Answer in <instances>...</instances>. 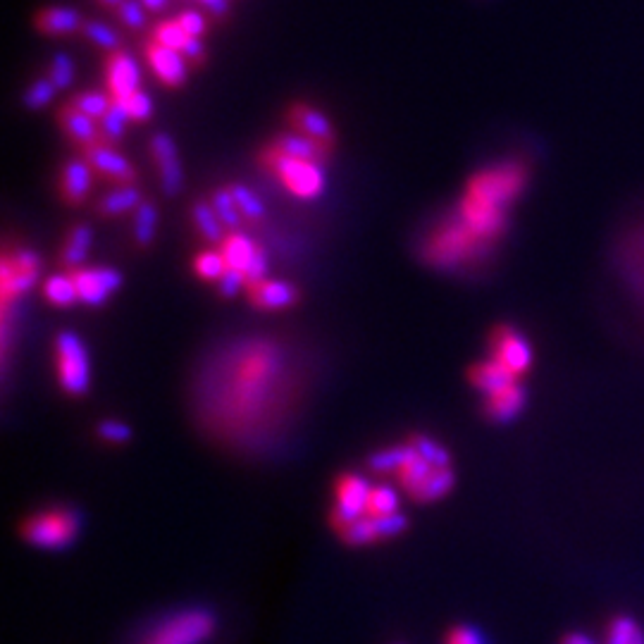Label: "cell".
Returning <instances> with one entry per match:
<instances>
[{
	"instance_id": "6da1fadb",
	"label": "cell",
	"mask_w": 644,
	"mask_h": 644,
	"mask_svg": "<svg viewBox=\"0 0 644 644\" xmlns=\"http://www.w3.org/2000/svg\"><path fill=\"white\" fill-rule=\"evenodd\" d=\"M220 354L196 387L198 418L227 442L263 437L291 401L287 351L272 339H246Z\"/></svg>"
},
{
	"instance_id": "7a4b0ae2",
	"label": "cell",
	"mask_w": 644,
	"mask_h": 644,
	"mask_svg": "<svg viewBox=\"0 0 644 644\" xmlns=\"http://www.w3.org/2000/svg\"><path fill=\"white\" fill-rule=\"evenodd\" d=\"M530 182V167L523 160H506L480 170L468 182L458 218L489 244H497L509 227V208L518 201Z\"/></svg>"
},
{
	"instance_id": "3957f363",
	"label": "cell",
	"mask_w": 644,
	"mask_h": 644,
	"mask_svg": "<svg viewBox=\"0 0 644 644\" xmlns=\"http://www.w3.org/2000/svg\"><path fill=\"white\" fill-rule=\"evenodd\" d=\"M494 249V244H489L482 237L470 229L461 218H449L437 227V232L427 239L423 258L427 263H432L435 268L442 270H456L463 265L478 263L489 251Z\"/></svg>"
},
{
	"instance_id": "277c9868",
	"label": "cell",
	"mask_w": 644,
	"mask_h": 644,
	"mask_svg": "<svg viewBox=\"0 0 644 644\" xmlns=\"http://www.w3.org/2000/svg\"><path fill=\"white\" fill-rule=\"evenodd\" d=\"M258 160L272 177H277V182L291 196L301 198V201H313V198H318L325 191V170L318 163L284 156V153L270 144L260 151Z\"/></svg>"
},
{
	"instance_id": "5b68a950",
	"label": "cell",
	"mask_w": 644,
	"mask_h": 644,
	"mask_svg": "<svg viewBox=\"0 0 644 644\" xmlns=\"http://www.w3.org/2000/svg\"><path fill=\"white\" fill-rule=\"evenodd\" d=\"M79 513L74 509H46L22 523V537L39 549H65L79 535Z\"/></svg>"
},
{
	"instance_id": "8992f818",
	"label": "cell",
	"mask_w": 644,
	"mask_h": 644,
	"mask_svg": "<svg viewBox=\"0 0 644 644\" xmlns=\"http://www.w3.org/2000/svg\"><path fill=\"white\" fill-rule=\"evenodd\" d=\"M215 630V616L206 609H184L153 625L139 644H206Z\"/></svg>"
},
{
	"instance_id": "52a82bcc",
	"label": "cell",
	"mask_w": 644,
	"mask_h": 644,
	"mask_svg": "<svg viewBox=\"0 0 644 644\" xmlns=\"http://www.w3.org/2000/svg\"><path fill=\"white\" fill-rule=\"evenodd\" d=\"M55 373L65 394L84 396L91 385L89 351L77 332H60L55 337Z\"/></svg>"
},
{
	"instance_id": "ba28073f",
	"label": "cell",
	"mask_w": 644,
	"mask_h": 644,
	"mask_svg": "<svg viewBox=\"0 0 644 644\" xmlns=\"http://www.w3.org/2000/svg\"><path fill=\"white\" fill-rule=\"evenodd\" d=\"M370 487L365 478L356 473H344L337 478V485H334V499H337V506L332 511V525L337 530L346 528V525L356 523L368 516V499H370Z\"/></svg>"
},
{
	"instance_id": "9c48e42d",
	"label": "cell",
	"mask_w": 644,
	"mask_h": 644,
	"mask_svg": "<svg viewBox=\"0 0 644 644\" xmlns=\"http://www.w3.org/2000/svg\"><path fill=\"white\" fill-rule=\"evenodd\" d=\"M489 354L504 363L516 377H523L532 368V344L513 325H497L489 334Z\"/></svg>"
},
{
	"instance_id": "30bf717a",
	"label": "cell",
	"mask_w": 644,
	"mask_h": 644,
	"mask_svg": "<svg viewBox=\"0 0 644 644\" xmlns=\"http://www.w3.org/2000/svg\"><path fill=\"white\" fill-rule=\"evenodd\" d=\"M105 86L115 103H125L141 91V74L136 60L127 51H115L105 60Z\"/></svg>"
},
{
	"instance_id": "8fae6325",
	"label": "cell",
	"mask_w": 644,
	"mask_h": 644,
	"mask_svg": "<svg viewBox=\"0 0 644 644\" xmlns=\"http://www.w3.org/2000/svg\"><path fill=\"white\" fill-rule=\"evenodd\" d=\"M84 158L98 177H103L105 182L117 184V187H132V184H136V177H139L136 175V167L110 144H96L86 148Z\"/></svg>"
},
{
	"instance_id": "7c38bea8",
	"label": "cell",
	"mask_w": 644,
	"mask_h": 644,
	"mask_svg": "<svg viewBox=\"0 0 644 644\" xmlns=\"http://www.w3.org/2000/svg\"><path fill=\"white\" fill-rule=\"evenodd\" d=\"M72 277L79 291V303L94 308L103 306L122 287V275L113 268H79L72 270Z\"/></svg>"
},
{
	"instance_id": "4fadbf2b",
	"label": "cell",
	"mask_w": 644,
	"mask_h": 644,
	"mask_svg": "<svg viewBox=\"0 0 644 644\" xmlns=\"http://www.w3.org/2000/svg\"><path fill=\"white\" fill-rule=\"evenodd\" d=\"M151 156L158 165L160 189L165 196H175L184 187V172L182 163L177 156V144L170 134L158 132L151 136Z\"/></svg>"
},
{
	"instance_id": "5bb4252c",
	"label": "cell",
	"mask_w": 644,
	"mask_h": 644,
	"mask_svg": "<svg viewBox=\"0 0 644 644\" xmlns=\"http://www.w3.org/2000/svg\"><path fill=\"white\" fill-rule=\"evenodd\" d=\"M144 55L151 65V70L156 72V77L170 89H177L187 82L189 77V63L179 51H172V48L160 46L158 41L148 39L144 46Z\"/></svg>"
},
{
	"instance_id": "9a60e30c",
	"label": "cell",
	"mask_w": 644,
	"mask_h": 644,
	"mask_svg": "<svg viewBox=\"0 0 644 644\" xmlns=\"http://www.w3.org/2000/svg\"><path fill=\"white\" fill-rule=\"evenodd\" d=\"M58 122L60 127H63L67 139H70L74 146L82 148V151L96 144H105L101 122H96L94 117L84 115L82 110L74 108L72 103H65L63 108L58 110Z\"/></svg>"
},
{
	"instance_id": "2e32d148",
	"label": "cell",
	"mask_w": 644,
	"mask_h": 644,
	"mask_svg": "<svg viewBox=\"0 0 644 644\" xmlns=\"http://www.w3.org/2000/svg\"><path fill=\"white\" fill-rule=\"evenodd\" d=\"M287 117H289V125L294 127V132L311 136V139L322 141V144L327 146H334V141H337V134H334L330 117L320 113V110L313 108V105L294 103L287 110Z\"/></svg>"
},
{
	"instance_id": "e0dca14e",
	"label": "cell",
	"mask_w": 644,
	"mask_h": 644,
	"mask_svg": "<svg viewBox=\"0 0 644 644\" xmlns=\"http://www.w3.org/2000/svg\"><path fill=\"white\" fill-rule=\"evenodd\" d=\"M94 175L86 158H74L60 172V196L65 198L67 206H82L94 189Z\"/></svg>"
},
{
	"instance_id": "ac0fdd59",
	"label": "cell",
	"mask_w": 644,
	"mask_h": 644,
	"mask_svg": "<svg viewBox=\"0 0 644 644\" xmlns=\"http://www.w3.org/2000/svg\"><path fill=\"white\" fill-rule=\"evenodd\" d=\"M270 146H275L277 151L284 153V156L308 160V163L325 165L327 160L332 158L334 146L322 144V141H315L311 136H303L299 132H282L277 134L275 139L270 141Z\"/></svg>"
},
{
	"instance_id": "d6986e66",
	"label": "cell",
	"mask_w": 644,
	"mask_h": 644,
	"mask_svg": "<svg viewBox=\"0 0 644 644\" xmlns=\"http://www.w3.org/2000/svg\"><path fill=\"white\" fill-rule=\"evenodd\" d=\"M525 404H528V392H525V387L520 382H516V385L501 389L497 394L485 396L482 413L492 423H511V420H516L523 413Z\"/></svg>"
},
{
	"instance_id": "ffe728a7",
	"label": "cell",
	"mask_w": 644,
	"mask_h": 644,
	"mask_svg": "<svg viewBox=\"0 0 644 644\" xmlns=\"http://www.w3.org/2000/svg\"><path fill=\"white\" fill-rule=\"evenodd\" d=\"M299 299V289L284 280H265L258 287L249 289V301L258 311H287V308L296 306Z\"/></svg>"
},
{
	"instance_id": "44dd1931",
	"label": "cell",
	"mask_w": 644,
	"mask_h": 644,
	"mask_svg": "<svg viewBox=\"0 0 644 644\" xmlns=\"http://www.w3.org/2000/svg\"><path fill=\"white\" fill-rule=\"evenodd\" d=\"M468 382L478 389V392L489 396V394L501 392V389L516 385L518 377L513 375L504 363H499L497 358L489 356L487 361L475 363L473 368L468 370Z\"/></svg>"
},
{
	"instance_id": "7402d4cb",
	"label": "cell",
	"mask_w": 644,
	"mask_h": 644,
	"mask_svg": "<svg viewBox=\"0 0 644 644\" xmlns=\"http://www.w3.org/2000/svg\"><path fill=\"white\" fill-rule=\"evenodd\" d=\"M91 244H94V229H91V225H86V222H77V225L70 227L63 249H60V265L67 272L84 268V260L89 258Z\"/></svg>"
},
{
	"instance_id": "603a6c76",
	"label": "cell",
	"mask_w": 644,
	"mask_h": 644,
	"mask_svg": "<svg viewBox=\"0 0 644 644\" xmlns=\"http://www.w3.org/2000/svg\"><path fill=\"white\" fill-rule=\"evenodd\" d=\"M34 27L39 29L41 34L65 36V34L82 32L84 20L82 15L72 8H46L34 17Z\"/></svg>"
},
{
	"instance_id": "cb8c5ba5",
	"label": "cell",
	"mask_w": 644,
	"mask_h": 644,
	"mask_svg": "<svg viewBox=\"0 0 644 644\" xmlns=\"http://www.w3.org/2000/svg\"><path fill=\"white\" fill-rule=\"evenodd\" d=\"M191 220H194L196 234L206 241V244L220 246L222 241H225L227 229L220 222L218 213H215L213 203H210L208 198H196V201L191 203Z\"/></svg>"
},
{
	"instance_id": "d4e9b609",
	"label": "cell",
	"mask_w": 644,
	"mask_h": 644,
	"mask_svg": "<svg viewBox=\"0 0 644 644\" xmlns=\"http://www.w3.org/2000/svg\"><path fill=\"white\" fill-rule=\"evenodd\" d=\"M218 249L222 251V256H225L229 270H239L246 275L251 260L256 258L260 244H256L249 234H244L239 229V232H227L225 241H222Z\"/></svg>"
},
{
	"instance_id": "484cf974",
	"label": "cell",
	"mask_w": 644,
	"mask_h": 644,
	"mask_svg": "<svg viewBox=\"0 0 644 644\" xmlns=\"http://www.w3.org/2000/svg\"><path fill=\"white\" fill-rule=\"evenodd\" d=\"M141 201H144V196L136 189V184H132V187H117L98 201V215L101 218H120V215L134 213L141 206Z\"/></svg>"
},
{
	"instance_id": "4316f807",
	"label": "cell",
	"mask_w": 644,
	"mask_h": 644,
	"mask_svg": "<svg viewBox=\"0 0 644 644\" xmlns=\"http://www.w3.org/2000/svg\"><path fill=\"white\" fill-rule=\"evenodd\" d=\"M43 296L46 301L55 308H72L74 303H79V291L77 284H74L72 272H58V275H51L46 282H43Z\"/></svg>"
},
{
	"instance_id": "83f0119b",
	"label": "cell",
	"mask_w": 644,
	"mask_h": 644,
	"mask_svg": "<svg viewBox=\"0 0 644 644\" xmlns=\"http://www.w3.org/2000/svg\"><path fill=\"white\" fill-rule=\"evenodd\" d=\"M602 644H644V630L630 613H616L604 630Z\"/></svg>"
},
{
	"instance_id": "f1b7e54d",
	"label": "cell",
	"mask_w": 644,
	"mask_h": 644,
	"mask_svg": "<svg viewBox=\"0 0 644 644\" xmlns=\"http://www.w3.org/2000/svg\"><path fill=\"white\" fill-rule=\"evenodd\" d=\"M456 485V473L451 468H435L430 478L425 480V485L413 494V501H420V504H432V501H439L442 497L454 489Z\"/></svg>"
},
{
	"instance_id": "f546056e",
	"label": "cell",
	"mask_w": 644,
	"mask_h": 644,
	"mask_svg": "<svg viewBox=\"0 0 644 644\" xmlns=\"http://www.w3.org/2000/svg\"><path fill=\"white\" fill-rule=\"evenodd\" d=\"M158 229V208L153 201H141V206L134 210V244L139 249H148L156 239Z\"/></svg>"
},
{
	"instance_id": "4dcf8cb0",
	"label": "cell",
	"mask_w": 644,
	"mask_h": 644,
	"mask_svg": "<svg viewBox=\"0 0 644 644\" xmlns=\"http://www.w3.org/2000/svg\"><path fill=\"white\" fill-rule=\"evenodd\" d=\"M413 456H416V449H413L411 444L380 449L368 458V468L375 470V473H399Z\"/></svg>"
},
{
	"instance_id": "1f68e13d",
	"label": "cell",
	"mask_w": 644,
	"mask_h": 644,
	"mask_svg": "<svg viewBox=\"0 0 644 644\" xmlns=\"http://www.w3.org/2000/svg\"><path fill=\"white\" fill-rule=\"evenodd\" d=\"M210 203H213L215 213H218V218L222 225H225L227 232H239L241 229V210L237 206V201H234V194L229 187H218L213 191V196H210Z\"/></svg>"
},
{
	"instance_id": "d6a6232c",
	"label": "cell",
	"mask_w": 644,
	"mask_h": 644,
	"mask_svg": "<svg viewBox=\"0 0 644 644\" xmlns=\"http://www.w3.org/2000/svg\"><path fill=\"white\" fill-rule=\"evenodd\" d=\"M227 270L229 268H227L225 256H222L220 249H213V246H210V249H206V251H201L194 258V272L198 277H201L203 282L218 284L222 277H225Z\"/></svg>"
},
{
	"instance_id": "836d02e7",
	"label": "cell",
	"mask_w": 644,
	"mask_h": 644,
	"mask_svg": "<svg viewBox=\"0 0 644 644\" xmlns=\"http://www.w3.org/2000/svg\"><path fill=\"white\" fill-rule=\"evenodd\" d=\"M432 470H435V466H430V463H427L425 458H420V456H418V451H416V456H413L411 461H408L406 466L401 468L399 473H396V475H399L401 487L406 489L408 497H413V494H416L418 489L425 485V480L430 478Z\"/></svg>"
},
{
	"instance_id": "e575fe53",
	"label": "cell",
	"mask_w": 644,
	"mask_h": 644,
	"mask_svg": "<svg viewBox=\"0 0 644 644\" xmlns=\"http://www.w3.org/2000/svg\"><path fill=\"white\" fill-rule=\"evenodd\" d=\"M339 535H342V540L349 544V547H363V544H373L382 540L380 528H377V520L373 516H365L356 520V523L346 525V528L339 530Z\"/></svg>"
},
{
	"instance_id": "d590c367",
	"label": "cell",
	"mask_w": 644,
	"mask_h": 644,
	"mask_svg": "<svg viewBox=\"0 0 644 644\" xmlns=\"http://www.w3.org/2000/svg\"><path fill=\"white\" fill-rule=\"evenodd\" d=\"M127 122H132V120H129L125 105L113 101V105H110V110L105 113V117L101 120V132H103L105 144H110V146L120 144L122 136H125V132H127Z\"/></svg>"
},
{
	"instance_id": "8d00e7d4",
	"label": "cell",
	"mask_w": 644,
	"mask_h": 644,
	"mask_svg": "<svg viewBox=\"0 0 644 644\" xmlns=\"http://www.w3.org/2000/svg\"><path fill=\"white\" fill-rule=\"evenodd\" d=\"M394 513H399V492L389 485H377L370 489L368 516L382 518V516H394Z\"/></svg>"
},
{
	"instance_id": "74e56055",
	"label": "cell",
	"mask_w": 644,
	"mask_h": 644,
	"mask_svg": "<svg viewBox=\"0 0 644 644\" xmlns=\"http://www.w3.org/2000/svg\"><path fill=\"white\" fill-rule=\"evenodd\" d=\"M229 189H232L234 201H237V206L241 210V218L249 220V222H260L265 218V206L256 191L244 187V184H239V182L229 184Z\"/></svg>"
},
{
	"instance_id": "f35d334b",
	"label": "cell",
	"mask_w": 644,
	"mask_h": 644,
	"mask_svg": "<svg viewBox=\"0 0 644 644\" xmlns=\"http://www.w3.org/2000/svg\"><path fill=\"white\" fill-rule=\"evenodd\" d=\"M408 444H411V447L418 451V456L425 458V461L430 463V466L451 468V454L442 447V444L435 442V439H430L425 435H411V439H408Z\"/></svg>"
},
{
	"instance_id": "ab89813d",
	"label": "cell",
	"mask_w": 644,
	"mask_h": 644,
	"mask_svg": "<svg viewBox=\"0 0 644 644\" xmlns=\"http://www.w3.org/2000/svg\"><path fill=\"white\" fill-rule=\"evenodd\" d=\"M151 39L158 41L160 46L172 48V51L182 53L184 46H187L191 36L187 32H184L182 27H179L177 20H167V22H160V24H156V27H153Z\"/></svg>"
},
{
	"instance_id": "60d3db41",
	"label": "cell",
	"mask_w": 644,
	"mask_h": 644,
	"mask_svg": "<svg viewBox=\"0 0 644 644\" xmlns=\"http://www.w3.org/2000/svg\"><path fill=\"white\" fill-rule=\"evenodd\" d=\"M74 108L82 110L84 115L94 117L96 122H101L105 113L110 110V105H113V98L108 94H98V91H82V94H77L70 101Z\"/></svg>"
},
{
	"instance_id": "b9f144b4",
	"label": "cell",
	"mask_w": 644,
	"mask_h": 644,
	"mask_svg": "<svg viewBox=\"0 0 644 644\" xmlns=\"http://www.w3.org/2000/svg\"><path fill=\"white\" fill-rule=\"evenodd\" d=\"M82 34H84L86 39H89L91 43H96L98 48H103V51H108V53L122 51V39H120V34H117L115 29H110L108 24H103V22H84Z\"/></svg>"
},
{
	"instance_id": "7bdbcfd3",
	"label": "cell",
	"mask_w": 644,
	"mask_h": 644,
	"mask_svg": "<svg viewBox=\"0 0 644 644\" xmlns=\"http://www.w3.org/2000/svg\"><path fill=\"white\" fill-rule=\"evenodd\" d=\"M55 94H58V86H55L51 79H36V82L24 91V105H27L29 110H41L53 101Z\"/></svg>"
},
{
	"instance_id": "ee69618b",
	"label": "cell",
	"mask_w": 644,
	"mask_h": 644,
	"mask_svg": "<svg viewBox=\"0 0 644 644\" xmlns=\"http://www.w3.org/2000/svg\"><path fill=\"white\" fill-rule=\"evenodd\" d=\"M48 79H51V82L58 86V91L67 89V86H72V82H74V63H72L70 55H65V53L53 55L51 67H48Z\"/></svg>"
},
{
	"instance_id": "f6af8a7d",
	"label": "cell",
	"mask_w": 644,
	"mask_h": 644,
	"mask_svg": "<svg viewBox=\"0 0 644 644\" xmlns=\"http://www.w3.org/2000/svg\"><path fill=\"white\" fill-rule=\"evenodd\" d=\"M115 15L127 29H144L146 24V10L139 0H125L120 8H115Z\"/></svg>"
},
{
	"instance_id": "bcb514c9",
	"label": "cell",
	"mask_w": 644,
	"mask_h": 644,
	"mask_svg": "<svg viewBox=\"0 0 644 644\" xmlns=\"http://www.w3.org/2000/svg\"><path fill=\"white\" fill-rule=\"evenodd\" d=\"M96 430H98V437L108 444H125L132 439V427L122 423V420H103Z\"/></svg>"
},
{
	"instance_id": "7dc6e473",
	"label": "cell",
	"mask_w": 644,
	"mask_h": 644,
	"mask_svg": "<svg viewBox=\"0 0 644 644\" xmlns=\"http://www.w3.org/2000/svg\"><path fill=\"white\" fill-rule=\"evenodd\" d=\"M270 272V260H268V253H265L263 246H260L256 258L251 260L249 270H246V291L258 287V284H263L265 280H270L268 277Z\"/></svg>"
},
{
	"instance_id": "c3c4849f",
	"label": "cell",
	"mask_w": 644,
	"mask_h": 644,
	"mask_svg": "<svg viewBox=\"0 0 644 644\" xmlns=\"http://www.w3.org/2000/svg\"><path fill=\"white\" fill-rule=\"evenodd\" d=\"M122 105H125L129 120L132 122H146L148 117L153 115V103H151V98L144 94V91H136V94L132 98H127V101Z\"/></svg>"
},
{
	"instance_id": "681fc988",
	"label": "cell",
	"mask_w": 644,
	"mask_h": 644,
	"mask_svg": "<svg viewBox=\"0 0 644 644\" xmlns=\"http://www.w3.org/2000/svg\"><path fill=\"white\" fill-rule=\"evenodd\" d=\"M175 20L179 22V27L191 36V39H201V36L206 34V17H203L201 10H184L179 12Z\"/></svg>"
},
{
	"instance_id": "f907efd6",
	"label": "cell",
	"mask_w": 644,
	"mask_h": 644,
	"mask_svg": "<svg viewBox=\"0 0 644 644\" xmlns=\"http://www.w3.org/2000/svg\"><path fill=\"white\" fill-rule=\"evenodd\" d=\"M447 644H487L485 635L473 625H454L447 633Z\"/></svg>"
},
{
	"instance_id": "816d5d0a",
	"label": "cell",
	"mask_w": 644,
	"mask_h": 644,
	"mask_svg": "<svg viewBox=\"0 0 644 644\" xmlns=\"http://www.w3.org/2000/svg\"><path fill=\"white\" fill-rule=\"evenodd\" d=\"M244 289H246V275L239 270H227L225 277L218 282L220 296H225V299H232V296H237L239 291Z\"/></svg>"
},
{
	"instance_id": "f5cc1de1",
	"label": "cell",
	"mask_w": 644,
	"mask_h": 644,
	"mask_svg": "<svg viewBox=\"0 0 644 644\" xmlns=\"http://www.w3.org/2000/svg\"><path fill=\"white\" fill-rule=\"evenodd\" d=\"M182 55H184V58H187V63H191V65H194V67H201V65H206V60H208V55H206V48H203L201 39H189L187 46H184Z\"/></svg>"
},
{
	"instance_id": "db71d44e",
	"label": "cell",
	"mask_w": 644,
	"mask_h": 644,
	"mask_svg": "<svg viewBox=\"0 0 644 644\" xmlns=\"http://www.w3.org/2000/svg\"><path fill=\"white\" fill-rule=\"evenodd\" d=\"M206 10L208 15H213L215 20H225L229 15V0H206Z\"/></svg>"
},
{
	"instance_id": "11a10c76",
	"label": "cell",
	"mask_w": 644,
	"mask_h": 644,
	"mask_svg": "<svg viewBox=\"0 0 644 644\" xmlns=\"http://www.w3.org/2000/svg\"><path fill=\"white\" fill-rule=\"evenodd\" d=\"M559 644H599V642H594L592 637L585 633H566L561 637Z\"/></svg>"
},
{
	"instance_id": "9f6ffc18",
	"label": "cell",
	"mask_w": 644,
	"mask_h": 644,
	"mask_svg": "<svg viewBox=\"0 0 644 644\" xmlns=\"http://www.w3.org/2000/svg\"><path fill=\"white\" fill-rule=\"evenodd\" d=\"M141 3H144L148 10L160 12V10H165V8H167V3H170V0H141Z\"/></svg>"
},
{
	"instance_id": "6f0895ef",
	"label": "cell",
	"mask_w": 644,
	"mask_h": 644,
	"mask_svg": "<svg viewBox=\"0 0 644 644\" xmlns=\"http://www.w3.org/2000/svg\"><path fill=\"white\" fill-rule=\"evenodd\" d=\"M98 3H101L103 8H120V5L125 3V0H98Z\"/></svg>"
},
{
	"instance_id": "680465c9",
	"label": "cell",
	"mask_w": 644,
	"mask_h": 644,
	"mask_svg": "<svg viewBox=\"0 0 644 644\" xmlns=\"http://www.w3.org/2000/svg\"><path fill=\"white\" fill-rule=\"evenodd\" d=\"M201 3H206V0H201Z\"/></svg>"
}]
</instances>
